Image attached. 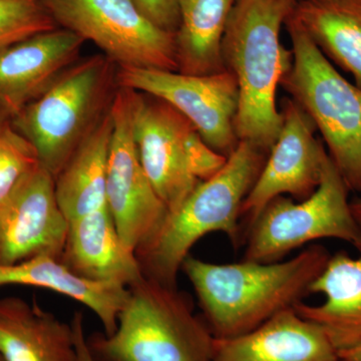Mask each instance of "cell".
<instances>
[{
	"label": "cell",
	"instance_id": "obj_16",
	"mask_svg": "<svg viewBox=\"0 0 361 361\" xmlns=\"http://www.w3.org/2000/svg\"><path fill=\"white\" fill-rule=\"evenodd\" d=\"M61 262L85 279L129 287L144 274L123 243L108 205L68 222Z\"/></svg>",
	"mask_w": 361,
	"mask_h": 361
},
{
	"label": "cell",
	"instance_id": "obj_26",
	"mask_svg": "<svg viewBox=\"0 0 361 361\" xmlns=\"http://www.w3.org/2000/svg\"><path fill=\"white\" fill-rule=\"evenodd\" d=\"M140 11L154 25L177 32L180 25L179 0H133Z\"/></svg>",
	"mask_w": 361,
	"mask_h": 361
},
{
	"label": "cell",
	"instance_id": "obj_13",
	"mask_svg": "<svg viewBox=\"0 0 361 361\" xmlns=\"http://www.w3.org/2000/svg\"><path fill=\"white\" fill-rule=\"evenodd\" d=\"M68 228L54 176L40 164L0 203V266L40 255L61 259Z\"/></svg>",
	"mask_w": 361,
	"mask_h": 361
},
{
	"label": "cell",
	"instance_id": "obj_12",
	"mask_svg": "<svg viewBox=\"0 0 361 361\" xmlns=\"http://www.w3.org/2000/svg\"><path fill=\"white\" fill-rule=\"evenodd\" d=\"M193 127L163 99L144 92L133 97V133L137 155L156 193L176 210L200 184L190 169L186 135Z\"/></svg>",
	"mask_w": 361,
	"mask_h": 361
},
{
	"label": "cell",
	"instance_id": "obj_31",
	"mask_svg": "<svg viewBox=\"0 0 361 361\" xmlns=\"http://www.w3.org/2000/svg\"><path fill=\"white\" fill-rule=\"evenodd\" d=\"M0 361H4V360L1 358V356H0Z\"/></svg>",
	"mask_w": 361,
	"mask_h": 361
},
{
	"label": "cell",
	"instance_id": "obj_23",
	"mask_svg": "<svg viewBox=\"0 0 361 361\" xmlns=\"http://www.w3.org/2000/svg\"><path fill=\"white\" fill-rule=\"evenodd\" d=\"M58 27L42 0H0V51Z\"/></svg>",
	"mask_w": 361,
	"mask_h": 361
},
{
	"label": "cell",
	"instance_id": "obj_9",
	"mask_svg": "<svg viewBox=\"0 0 361 361\" xmlns=\"http://www.w3.org/2000/svg\"><path fill=\"white\" fill-rule=\"evenodd\" d=\"M116 80L118 87L151 94L171 104L189 120L208 146L227 158L238 146L234 121L239 90L229 71L193 75L118 66Z\"/></svg>",
	"mask_w": 361,
	"mask_h": 361
},
{
	"label": "cell",
	"instance_id": "obj_15",
	"mask_svg": "<svg viewBox=\"0 0 361 361\" xmlns=\"http://www.w3.org/2000/svg\"><path fill=\"white\" fill-rule=\"evenodd\" d=\"M212 361H339L322 327L292 310L248 334L216 338Z\"/></svg>",
	"mask_w": 361,
	"mask_h": 361
},
{
	"label": "cell",
	"instance_id": "obj_11",
	"mask_svg": "<svg viewBox=\"0 0 361 361\" xmlns=\"http://www.w3.org/2000/svg\"><path fill=\"white\" fill-rule=\"evenodd\" d=\"M281 113L280 134L242 205L241 217L249 226L277 197L287 194L301 201L314 193L329 157L315 139L312 121L294 99H283Z\"/></svg>",
	"mask_w": 361,
	"mask_h": 361
},
{
	"label": "cell",
	"instance_id": "obj_27",
	"mask_svg": "<svg viewBox=\"0 0 361 361\" xmlns=\"http://www.w3.org/2000/svg\"><path fill=\"white\" fill-rule=\"evenodd\" d=\"M73 331H75V349H77V361H97L92 355L85 334L84 316L82 312H75L71 319Z\"/></svg>",
	"mask_w": 361,
	"mask_h": 361
},
{
	"label": "cell",
	"instance_id": "obj_1",
	"mask_svg": "<svg viewBox=\"0 0 361 361\" xmlns=\"http://www.w3.org/2000/svg\"><path fill=\"white\" fill-rule=\"evenodd\" d=\"M330 256L319 244L272 263L216 264L189 255L180 270L193 285L214 336L231 338L302 302Z\"/></svg>",
	"mask_w": 361,
	"mask_h": 361
},
{
	"label": "cell",
	"instance_id": "obj_20",
	"mask_svg": "<svg viewBox=\"0 0 361 361\" xmlns=\"http://www.w3.org/2000/svg\"><path fill=\"white\" fill-rule=\"evenodd\" d=\"M111 135L110 111L54 178L56 201L68 222L106 206Z\"/></svg>",
	"mask_w": 361,
	"mask_h": 361
},
{
	"label": "cell",
	"instance_id": "obj_3",
	"mask_svg": "<svg viewBox=\"0 0 361 361\" xmlns=\"http://www.w3.org/2000/svg\"><path fill=\"white\" fill-rule=\"evenodd\" d=\"M267 156L257 147L239 142L224 167L168 212L155 234L135 251L144 276L177 286L183 262L204 236L222 232L235 245L240 236L242 205Z\"/></svg>",
	"mask_w": 361,
	"mask_h": 361
},
{
	"label": "cell",
	"instance_id": "obj_22",
	"mask_svg": "<svg viewBox=\"0 0 361 361\" xmlns=\"http://www.w3.org/2000/svg\"><path fill=\"white\" fill-rule=\"evenodd\" d=\"M237 0H179L178 71L206 75L225 71L222 42Z\"/></svg>",
	"mask_w": 361,
	"mask_h": 361
},
{
	"label": "cell",
	"instance_id": "obj_2",
	"mask_svg": "<svg viewBox=\"0 0 361 361\" xmlns=\"http://www.w3.org/2000/svg\"><path fill=\"white\" fill-rule=\"evenodd\" d=\"M294 6L289 0H237L223 37V63L238 85L235 133L267 155L283 123L276 90L293 54L280 42V30Z\"/></svg>",
	"mask_w": 361,
	"mask_h": 361
},
{
	"label": "cell",
	"instance_id": "obj_19",
	"mask_svg": "<svg viewBox=\"0 0 361 361\" xmlns=\"http://www.w3.org/2000/svg\"><path fill=\"white\" fill-rule=\"evenodd\" d=\"M26 285L58 292L84 304L99 318L104 334L116 329L118 315L129 297V287L97 282L75 274L61 259L40 255L18 264L0 266V287Z\"/></svg>",
	"mask_w": 361,
	"mask_h": 361
},
{
	"label": "cell",
	"instance_id": "obj_17",
	"mask_svg": "<svg viewBox=\"0 0 361 361\" xmlns=\"http://www.w3.org/2000/svg\"><path fill=\"white\" fill-rule=\"evenodd\" d=\"M357 256L346 252L330 256L324 269L310 286V293L324 295L322 303L300 302L294 310L322 327L337 350L361 341V235L353 244Z\"/></svg>",
	"mask_w": 361,
	"mask_h": 361
},
{
	"label": "cell",
	"instance_id": "obj_8",
	"mask_svg": "<svg viewBox=\"0 0 361 361\" xmlns=\"http://www.w3.org/2000/svg\"><path fill=\"white\" fill-rule=\"evenodd\" d=\"M59 27L96 44L118 68L178 71L176 35L154 25L133 0H42Z\"/></svg>",
	"mask_w": 361,
	"mask_h": 361
},
{
	"label": "cell",
	"instance_id": "obj_21",
	"mask_svg": "<svg viewBox=\"0 0 361 361\" xmlns=\"http://www.w3.org/2000/svg\"><path fill=\"white\" fill-rule=\"evenodd\" d=\"M291 14L361 89V0H301Z\"/></svg>",
	"mask_w": 361,
	"mask_h": 361
},
{
	"label": "cell",
	"instance_id": "obj_29",
	"mask_svg": "<svg viewBox=\"0 0 361 361\" xmlns=\"http://www.w3.org/2000/svg\"><path fill=\"white\" fill-rule=\"evenodd\" d=\"M351 211L355 216L356 222L361 228V198L350 202Z\"/></svg>",
	"mask_w": 361,
	"mask_h": 361
},
{
	"label": "cell",
	"instance_id": "obj_6",
	"mask_svg": "<svg viewBox=\"0 0 361 361\" xmlns=\"http://www.w3.org/2000/svg\"><path fill=\"white\" fill-rule=\"evenodd\" d=\"M285 23L293 63L281 85L322 135L349 192L361 194V89L342 77L291 13Z\"/></svg>",
	"mask_w": 361,
	"mask_h": 361
},
{
	"label": "cell",
	"instance_id": "obj_24",
	"mask_svg": "<svg viewBox=\"0 0 361 361\" xmlns=\"http://www.w3.org/2000/svg\"><path fill=\"white\" fill-rule=\"evenodd\" d=\"M37 149L11 122L0 123V203L39 167Z\"/></svg>",
	"mask_w": 361,
	"mask_h": 361
},
{
	"label": "cell",
	"instance_id": "obj_14",
	"mask_svg": "<svg viewBox=\"0 0 361 361\" xmlns=\"http://www.w3.org/2000/svg\"><path fill=\"white\" fill-rule=\"evenodd\" d=\"M85 40L58 27L0 51V123L11 122L78 59Z\"/></svg>",
	"mask_w": 361,
	"mask_h": 361
},
{
	"label": "cell",
	"instance_id": "obj_18",
	"mask_svg": "<svg viewBox=\"0 0 361 361\" xmlns=\"http://www.w3.org/2000/svg\"><path fill=\"white\" fill-rule=\"evenodd\" d=\"M4 361H77L73 324L20 297L0 299Z\"/></svg>",
	"mask_w": 361,
	"mask_h": 361
},
{
	"label": "cell",
	"instance_id": "obj_10",
	"mask_svg": "<svg viewBox=\"0 0 361 361\" xmlns=\"http://www.w3.org/2000/svg\"><path fill=\"white\" fill-rule=\"evenodd\" d=\"M134 90L118 87L111 104L113 118L106 205L126 246L137 251L159 229L169 212L142 168L133 133Z\"/></svg>",
	"mask_w": 361,
	"mask_h": 361
},
{
	"label": "cell",
	"instance_id": "obj_7",
	"mask_svg": "<svg viewBox=\"0 0 361 361\" xmlns=\"http://www.w3.org/2000/svg\"><path fill=\"white\" fill-rule=\"evenodd\" d=\"M348 188L329 156L323 166L319 186L304 200L284 196L270 202L249 226L244 260L272 263L310 242L337 239L353 244L361 235Z\"/></svg>",
	"mask_w": 361,
	"mask_h": 361
},
{
	"label": "cell",
	"instance_id": "obj_28",
	"mask_svg": "<svg viewBox=\"0 0 361 361\" xmlns=\"http://www.w3.org/2000/svg\"><path fill=\"white\" fill-rule=\"evenodd\" d=\"M339 361H361V341L345 350L339 351Z\"/></svg>",
	"mask_w": 361,
	"mask_h": 361
},
{
	"label": "cell",
	"instance_id": "obj_4",
	"mask_svg": "<svg viewBox=\"0 0 361 361\" xmlns=\"http://www.w3.org/2000/svg\"><path fill=\"white\" fill-rule=\"evenodd\" d=\"M103 361H212L215 336L177 286L142 276L129 286L116 329L87 339Z\"/></svg>",
	"mask_w": 361,
	"mask_h": 361
},
{
	"label": "cell",
	"instance_id": "obj_5",
	"mask_svg": "<svg viewBox=\"0 0 361 361\" xmlns=\"http://www.w3.org/2000/svg\"><path fill=\"white\" fill-rule=\"evenodd\" d=\"M118 66L104 54L80 58L11 121L56 178L111 111Z\"/></svg>",
	"mask_w": 361,
	"mask_h": 361
},
{
	"label": "cell",
	"instance_id": "obj_25",
	"mask_svg": "<svg viewBox=\"0 0 361 361\" xmlns=\"http://www.w3.org/2000/svg\"><path fill=\"white\" fill-rule=\"evenodd\" d=\"M185 145L190 169L195 178L200 182L217 174L227 161V157L218 153L206 144L194 126L188 130Z\"/></svg>",
	"mask_w": 361,
	"mask_h": 361
},
{
	"label": "cell",
	"instance_id": "obj_30",
	"mask_svg": "<svg viewBox=\"0 0 361 361\" xmlns=\"http://www.w3.org/2000/svg\"><path fill=\"white\" fill-rule=\"evenodd\" d=\"M289 1L293 2V4H296V2L301 1V0H289Z\"/></svg>",
	"mask_w": 361,
	"mask_h": 361
}]
</instances>
